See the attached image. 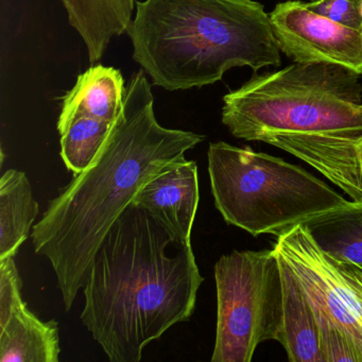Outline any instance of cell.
<instances>
[{
    "instance_id": "1",
    "label": "cell",
    "mask_w": 362,
    "mask_h": 362,
    "mask_svg": "<svg viewBox=\"0 0 362 362\" xmlns=\"http://www.w3.org/2000/svg\"><path fill=\"white\" fill-rule=\"evenodd\" d=\"M145 71L135 73L124 107L95 162L50 201L33 226V247L57 275L63 304L71 310L93 259L112 226L141 188L205 139L160 126Z\"/></svg>"
},
{
    "instance_id": "14",
    "label": "cell",
    "mask_w": 362,
    "mask_h": 362,
    "mask_svg": "<svg viewBox=\"0 0 362 362\" xmlns=\"http://www.w3.org/2000/svg\"><path fill=\"white\" fill-rule=\"evenodd\" d=\"M60 353L58 322L42 321L27 304L0 325V362H59Z\"/></svg>"
},
{
    "instance_id": "11",
    "label": "cell",
    "mask_w": 362,
    "mask_h": 362,
    "mask_svg": "<svg viewBox=\"0 0 362 362\" xmlns=\"http://www.w3.org/2000/svg\"><path fill=\"white\" fill-rule=\"evenodd\" d=\"M124 88L122 71L95 65L78 77L73 90L63 98L58 120L59 134L77 116H88L113 124L124 107Z\"/></svg>"
},
{
    "instance_id": "5",
    "label": "cell",
    "mask_w": 362,
    "mask_h": 362,
    "mask_svg": "<svg viewBox=\"0 0 362 362\" xmlns=\"http://www.w3.org/2000/svg\"><path fill=\"white\" fill-rule=\"evenodd\" d=\"M207 160L216 209L254 237L279 236L351 202L305 169L249 147L211 143Z\"/></svg>"
},
{
    "instance_id": "7",
    "label": "cell",
    "mask_w": 362,
    "mask_h": 362,
    "mask_svg": "<svg viewBox=\"0 0 362 362\" xmlns=\"http://www.w3.org/2000/svg\"><path fill=\"white\" fill-rule=\"evenodd\" d=\"M273 249L291 269L313 310L336 324L362 362V273L322 251L302 224L277 236Z\"/></svg>"
},
{
    "instance_id": "3",
    "label": "cell",
    "mask_w": 362,
    "mask_h": 362,
    "mask_svg": "<svg viewBox=\"0 0 362 362\" xmlns=\"http://www.w3.org/2000/svg\"><path fill=\"white\" fill-rule=\"evenodd\" d=\"M127 33L135 62L170 92L211 86L234 67L281 65L270 16L254 0L137 1Z\"/></svg>"
},
{
    "instance_id": "18",
    "label": "cell",
    "mask_w": 362,
    "mask_h": 362,
    "mask_svg": "<svg viewBox=\"0 0 362 362\" xmlns=\"http://www.w3.org/2000/svg\"><path fill=\"white\" fill-rule=\"evenodd\" d=\"M315 315L319 326L320 343L325 362H360L355 347L337 327L336 324L322 313L315 311Z\"/></svg>"
},
{
    "instance_id": "12",
    "label": "cell",
    "mask_w": 362,
    "mask_h": 362,
    "mask_svg": "<svg viewBox=\"0 0 362 362\" xmlns=\"http://www.w3.org/2000/svg\"><path fill=\"white\" fill-rule=\"evenodd\" d=\"M279 256V255H277ZM283 276V322L279 342L290 362H325L313 306L287 264L279 257Z\"/></svg>"
},
{
    "instance_id": "22",
    "label": "cell",
    "mask_w": 362,
    "mask_h": 362,
    "mask_svg": "<svg viewBox=\"0 0 362 362\" xmlns=\"http://www.w3.org/2000/svg\"><path fill=\"white\" fill-rule=\"evenodd\" d=\"M349 266H351V264H349ZM354 267H355V266H354ZM356 268H357V269H358V270H359V271H360V272H361V273H362V267H356Z\"/></svg>"
},
{
    "instance_id": "6",
    "label": "cell",
    "mask_w": 362,
    "mask_h": 362,
    "mask_svg": "<svg viewBox=\"0 0 362 362\" xmlns=\"http://www.w3.org/2000/svg\"><path fill=\"white\" fill-rule=\"evenodd\" d=\"M217 327L211 362H250L260 343L279 340L283 276L274 249L233 251L215 264Z\"/></svg>"
},
{
    "instance_id": "2",
    "label": "cell",
    "mask_w": 362,
    "mask_h": 362,
    "mask_svg": "<svg viewBox=\"0 0 362 362\" xmlns=\"http://www.w3.org/2000/svg\"><path fill=\"white\" fill-rule=\"evenodd\" d=\"M203 281L192 245L130 204L90 264L82 323L110 361H141L149 343L189 320Z\"/></svg>"
},
{
    "instance_id": "17",
    "label": "cell",
    "mask_w": 362,
    "mask_h": 362,
    "mask_svg": "<svg viewBox=\"0 0 362 362\" xmlns=\"http://www.w3.org/2000/svg\"><path fill=\"white\" fill-rule=\"evenodd\" d=\"M114 124V122H113ZM113 124L77 116L61 136V158L75 175L88 169L100 153Z\"/></svg>"
},
{
    "instance_id": "8",
    "label": "cell",
    "mask_w": 362,
    "mask_h": 362,
    "mask_svg": "<svg viewBox=\"0 0 362 362\" xmlns=\"http://www.w3.org/2000/svg\"><path fill=\"white\" fill-rule=\"evenodd\" d=\"M269 16L279 50L294 63L337 65L362 76V30L337 24L298 0L279 4Z\"/></svg>"
},
{
    "instance_id": "13",
    "label": "cell",
    "mask_w": 362,
    "mask_h": 362,
    "mask_svg": "<svg viewBox=\"0 0 362 362\" xmlns=\"http://www.w3.org/2000/svg\"><path fill=\"white\" fill-rule=\"evenodd\" d=\"M69 24L81 35L90 64L103 59L114 37L127 33L135 0H62Z\"/></svg>"
},
{
    "instance_id": "20",
    "label": "cell",
    "mask_w": 362,
    "mask_h": 362,
    "mask_svg": "<svg viewBox=\"0 0 362 362\" xmlns=\"http://www.w3.org/2000/svg\"><path fill=\"white\" fill-rule=\"evenodd\" d=\"M305 5L337 24L362 30V14L354 0H311Z\"/></svg>"
},
{
    "instance_id": "10",
    "label": "cell",
    "mask_w": 362,
    "mask_h": 362,
    "mask_svg": "<svg viewBox=\"0 0 362 362\" xmlns=\"http://www.w3.org/2000/svg\"><path fill=\"white\" fill-rule=\"evenodd\" d=\"M262 143L300 158L362 204V134L272 135Z\"/></svg>"
},
{
    "instance_id": "15",
    "label": "cell",
    "mask_w": 362,
    "mask_h": 362,
    "mask_svg": "<svg viewBox=\"0 0 362 362\" xmlns=\"http://www.w3.org/2000/svg\"><path fill=\"white\" fill-rule=\"evenodd\" d=\"M37 215L39 204L26 173L6 171L0 180V259L16 257Z\"/></svg>"
},
{
    "instance_id": "9",
    "label": "cell",
    "mask_w": 362,
    "mask_h": 362,
    "mask_svg": "<svg viewBox=\"0 0 362 362\" xmlns=\"http://www.w3.org/2000/svg\"><path fill=\"white\" fill-rule=\"evenodd\" d=\"M199 200L197 163L182 156L149 180L132 204L147 211L177 245H190Z\"/></svg>"
},
{
    "instance_id": "19",
    "label": "cell",
    "mask_w": 362,
    "mask_h": 362,
    "mask_svg": "<svg viewBox=\"0 0 362 362\" xmlns=\"http://www.w3.org/2000/svg\"><path fill=\"white\" fill-rule=\"evenodd\" d=\"M23 281L14 257L0 259V325L26 303L22 296Z\"/></svg>"
},
{
    "instance_id": "16",
    "label": "cell",
    "mask_w": 362,
    "mask_h": 362,
    "mask_svg": "<svg viewBox=\"0 0 362 362\" xmlns=\"http://www.w3.org/2000/svg\"><path fill=\"white\" fill-rule=\"evenodd\" d=\"M315 245L343 264L362 267V204L351 202L303 222Z\"/></svg>"
},
{
    "instance_id": "4",
    "label": "cell",
    "mask_w": 362,
    "mask_h": 362,
    "mask_svg": "<svg viewBox=\"0 0 362 362\" xmlns=\"http://www.w3.org/2000/svg\"><path fill=\"white\" fill-rule=\"evenodd\" d=\"M361 75L321 63H293L254 75L223 98L222 122L236 139L362 134Z\"/></svg>"
},
{
    "instance_id": "21",
    "label": "cell",
    "mask_w": 362,
    "mask_h": 362,
    "mask_svg": "<svg viewBox=\"0 0 362 362\" xmlns=\"http://www.w3.org/2000/svg\"><path fill=\"white\" fill-rule=\"evenodd\" d=\"M355 1L356 5L358 6V8H359L360 12H361L362 14V0H354Z\"/></svg>"
}]
</instances>
